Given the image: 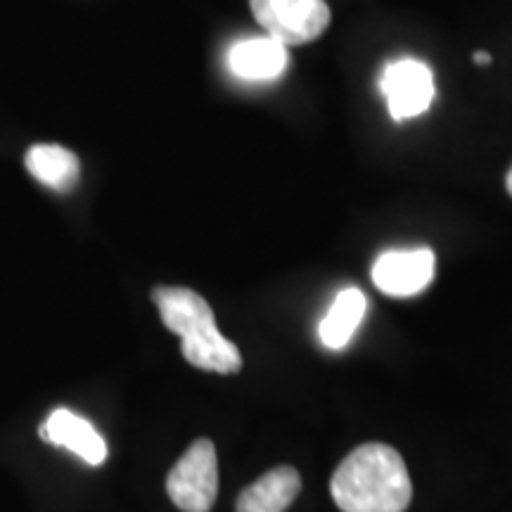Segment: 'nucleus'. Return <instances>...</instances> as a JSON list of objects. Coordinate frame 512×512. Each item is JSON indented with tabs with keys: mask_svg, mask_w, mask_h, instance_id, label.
<instances>
[{
	"mask_svg": "<svg viewBox=\"0 0 512 512\" xmlns=\"http://www.w3.org/2000/svg\"><path fill=\"white\" fill-rule=\"evenodd\" d=\"M342 512H406L413 484L399 451L387 444H363L339 463L330 482Z\"/></svg>",
	"mask_w": 512,
	"mask_h": 512,
	"instance_id": "1",
	"label": "nucleus"
},
{
	"mask_svg": "<svg viewBox=\"0 0 512 512\" xmlns=\"http://www.w3.org/2000/svg\"><path fill=\"white\" fill-rule=\"evenodd\" d=\"M159 316L174 335L183 339L181 349L190 366L207 373H240V349L221 335L207 299L188 287H157L152 292Z\"/></svg>",
	"mask_w": 512,
	"mask_h": 512,
	"instance_id": "2",
	"label": "nucleus"
},
{
	"mask_svg": "<svg viewBox=\"0 0 512 512\" xmlns=\"http://www.w3.org/2000/svg\"><path fill=\"white\" fill-rule=\"evenodd\" d=\"M166 494L178 510L209 512L219 494V460L209 439H197L166 477Z\"/></svg>",
	"mask_w": 512,
	"mask_h": 512,
	"instance_id": "3",
	"label": "nucleus"
},
{
	"mask_svg": "<svg viewBox=\"0 0 512 512\" xmlns=\"http://www.w3.org/2000/svg\"><path fill=\"white\" fill-rule=\"evenodd\" d=\"M249 8L268 38L285 48L316 41L332 19L325 0H249Z\"/></svg>",
	"mask_w": 512,
	"mask_h": 512,
	"instance_id": "4",
	"label": "nucleus"
},
{
	"mask_svg": "<svg viewBox=\"0 0 512 512\" xmlns=\"http://www.w3.org/2000/svg\"><path fill=\"white\" fill-rule=\"evenodd\" d=\"M382 93L394 121L420 117L434 100L432 69L420 60H396L382 74Z\"/></svg>",
	"mask_w": 512,
	"mask_h": 512,
	"instance_id": "5",
	"label": "nucleus"
},
{
	"mask_svg": "<svg viewBox=\"0 0 512 512\" xmlns=\"http://www.w3.org/2000/svg\"><path fill=\"white\" fill-rule=\"evenodd\" d=\"M437 256L432 249H392L377 256L373 283L389 297H415L432 285Z\"/></svg>",
	"mask_w": 512,
	"mask_h": 512,
	"instance_id": "6",
	"label": "nucleus"
},
{
	"mask_svg": "<svg viewBox=\"0 0 512 512\" xmlns=\"http://www.w3.org/2000/svg\"><path fill=\"white\" fill-rule=\"evenodd\" d=\"M41 439L53 446L67 448L81 460H86L88 465H102L107 458V444L100 432L86 418L67 411V408H57L48 415L46 425L41 427Z\"/></svg>",
	"mask_w": 512,
	"mask_h": 512,
	"instance_id": "7",
	"label": "nucleus"
},
{
	"mask_svg": "<svg viewBox=\"0 0 512 512\" xmlns=\"http://www.w3.org/2000/svg\"><path fill=\"white\" fill-rule=\"evenodd\" d=\"M290 64V55L283 43L273 38H247L238 41L228 53V67L242 81H273L280 79Z\"/></svg>",
	"mask_w": 512,
	"mask_h": 512,
	"instance_id": "8",
	"label": "nucleus"
},
{
	"mask_svg": "<svg viewBox=\"0 0 512 512\" xmlns=\"http://www.w3.org/2000/svg\"><path fill=\"white\" fill-rule=\"evenodd\" d=\"M302 491V477L290 465L275 467L238 498V512H285Z\"/></svg>",
	"mask_w": 512,
	"mask_h": 512,
	"instance_id": "9",
	"label": "nucleus"
},
{
	"mask_svg": "<svg viewBox=\"0 0 512 512\" xmlns=\"http://www.w3.org/2000/svg\"><path fill=\"white\" fill-rule=\"evenodd\" d=\"M29 174L50 190L67 192L79 183L81 164L74 152L60 145H34L27 152Z\"/></svg>",
	"mask_w": 512,
	"mask_h": 512,
	"instance_id": "10",
	"label": "nucleus"
},
{
	"mask_svg": "<svg viewBox=\"0 0 512 512\" xmlns=\"http://www.w3.org/2000/svg\"><path fill=\"white\" fill-rule=\"evenodd\" d=\"M368 311L366 294L356 287L342 290L332 302L328 316L320 320V339L328 349H344L354 337V332L361 325L363 316Z\"/></svg>",
	"mask_w": 512,
	"mask_h": 512,
	"instance_id": "11",
	"label": "nucleus"
},
{
	"mask_svg": "<svg viewBox=\"0 0 512 512\" xmlns=\"http://www.w3.org/2000/svg\"><path fill=\"white\" fill-rule=\"evenodd\" d=\"M475 62L477 64H489L491 57H489V53H475Z\"/></svg>",
	"mask_w": 512,
	"mask_h": 512,
	"instance_id": "12",
	"label": "nucleus"
},
{
	"mask_svg": "<svg viewBox=\"0 0 512 512\" xmlns=\"http://www.w3.org/2000/svg\"><path fill=\"white\" fill-rule=\"evenodd\" d=\"M505 188H508V192H510V197H512V166H510L508 176H505Z\"/></svg>",
	"mask_w": 512,
	"mask_h": 512,
	"instance_id": "13",
	"label": "nucleus"
}]
</instances>
